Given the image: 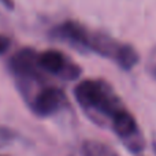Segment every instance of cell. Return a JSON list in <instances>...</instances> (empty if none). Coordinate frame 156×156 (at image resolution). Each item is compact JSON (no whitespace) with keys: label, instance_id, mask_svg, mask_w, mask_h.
<instances>
[{"label":"cell","instance_id":"6da1fadb","mask_svg":"<svg viewBox=\"0 0 156 156\" xmlns=\"http://www.w3.org/2000/svg\"><path fill=\"white\" fill-rule=\"evenodd\" d=\"M52 36L58 40L78 48L100 55L116 63L123 71H130L138 63V52L130 44L121 43L110 34L99 30H92L83 23L73 19L65 21L54 27Z\"/></svg>","mask_w":156,"mask_h":156},{"label":"cell","instance_id":"7a4b0ae2","mask_svg":"<svg viewBox=\"0 0 156 156\" xmlns=\"http://www.w3.org/2000/svg\"><path fill=\"white\" fill-rule=\"evenodd\" d=\"M74 97L85 115L103 127H110L114 119L127 110L115 89L101 78L81 81L74 89Z\"/></svg>","mask_w":156,"mask_h":156},{"label":"cell","instance_id":"3957f363","mask_svg":"<svg viewBox=\"0 0 156 156\" xmlns=\"http://www.w3.org/2000/svg\"><path fill=\"white\" fill-rule=\"evenodd\" d=\"M37 55L32 48H22L10 60V70L18 81V86L23 97L30 93L33 86L45 83L44 73L37 62Z\"/></svg>","mask_w":156,"mask_h":156},{"label":"cell","instance_id":"277c9868","mask_svg":"<svg viewBox=\"0 0 156 156\" xmlns=\"http://www.w3.org/2000/svg\"><path fill=\"white\" fill-rule=\"evenodd\" d=\"M33 112L40 118H49L67 107L69 100L65 90L54 85H40L26 100Z\"/></svg>","mask_w":156,"mask_h":156},{"label":"cell","instance_id":"5b68a950","mask_svg":"<svg viewBox=\"0 0 156 156\" xmlns=\"http://www.w3.org/2000/svg\"><path fill=\"white\" fill-rule=\"evenodd\" d=\"M37 62L41 71L66 81L77 80L81 76V67L69 59L59 49H47L37 55Z\"/></svg>","mask_w":156,"mask_h":156},{"label":"cell","instance_id":"8992f818","mask_svg":"<svg viewBox=\"0 0 156 156\" xmlns=\"http://www.w3.org/2000/svg\"><path fill=\"white\" fill-rule=\"evenodd\" d=\"M110 129L132 154H140L145 149V138L132 112L125 110L112 121Z\"/></svg>","mask_w":156,"mask_h":156},{"label":"cell","instance_id":"52a82bcc","mask_svg":"<svg viewBox=\"0 0 156 156\" xmlns=\"http://www.w3.org/2000/svg\"><path fill=\"white\" fill-rule=\"evenodd\" d=\"M82 156H119L118 152L108 144L99 140H86L81 145Z\"/></svg>","mask_w":156,"mask_h":156},{"label":"cell","instance_id":"ba28073f","mask_svg":"<svg viewBox=\"0 0 156 156\" xmlns=\"http://www.w3.org/2000/svg\"><path fill=\"white\" fill-rule=\"evenodd\" d=\"M16 140H18V134L14 130L8 129L5 126H0V148L11 145Z\"/></svg>","mask_w":156,"mask_h":156},{"label":"cell","instance_id":"9c48e42d","mask_svg":"<svg viewBox=\"0 0 156 156\" xmlns=\"http://www.w3.org/2000/svg\"><path fill=\"white\" fill-rule=\"evenodd\" d=\"M10 44H11V41L7 36L0 34V55H3L4 52H7V49L10 48Z\"/></svg>","mask_w":156,"mask_h":156},{"label":"cell","instance_id":"30bf717a","mask_svg":"<svg viewBox=\"0 0 156 156\" xmlns=\"http://www.w3.org/2000/svg\"><path fill=\"white\" fill-rule=\"evenodd\" d=\"M0 3H2L7 10H14V0H0Z\"/></svg>","mask_w":156,"mask_h":156},{"label":"cell","instance_id":"8fae6325","mask_svg":"<svg viewBox=\"0 0 156 156\" xmlns=\"http://www.w3.org/2000/svg\"><path fill=\"white\" fill-rule=\"evenodd\" d=\"M152 74H154V77L156 78V65L154 66V69H152Z\"/></svg>","mask_w":156,"mask_h":156},{"label":"cell","instance_id":"7c38bea8","mask_svg":"<svg viewBox=\"0 0 156 156\" xmlns=\"http://www.w3.org/2000/svg\"><path fill=\"white\" fill-rule=\"evenodd\" d=\"M154 149H155V154H156V143H154Z\"/></svg>","mask_w":156,"mask_h":156},{"label":"cell","instance_id":"4fadbf2b","mask_svg":"<svg viewBox=\"0 0 156 156\" xmlns=\"http://www.w3.org/2000/svg\"><path fill=\"white\" fill-rule=\"evenodd\" d=\"M0 156H2V155H0Z\"/></svg>","mask_w":156,"mask_h":156}]
</instances>
